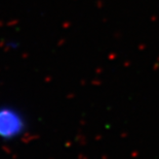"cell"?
<instances>
[{
    "instance_id": "obj_1",
    "label": "cell",
    "mask_w": 159,
    "mask_h": 159,
    "mask_svg": "<svg viewBox=\"0 0 159 159\" xmlns=\"http://www.w3.org/2000/svg\"><path fill=\"white\" fill-rule=\"evenodd\" d=\"M25 119L19 112L12 109L0 110V137L15 138L25 130Z\"/></svg>"
}]
</instances>
